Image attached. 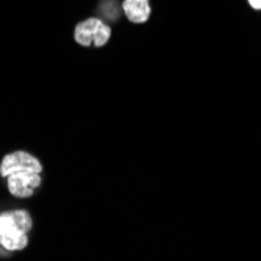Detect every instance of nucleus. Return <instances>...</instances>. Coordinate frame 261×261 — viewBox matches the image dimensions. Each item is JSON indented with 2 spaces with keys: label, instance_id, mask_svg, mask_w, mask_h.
Masks as SVG:
<instances>
[{
  "label": "nucleus",
  "instance_id": "nucleus-1",
  "mask_svg": "<svg viewBox=\"0 0 261 261\" xmlns=\"http://www.w3.org/2000/svg\"><path fill=\"white\" fill-rule=\"evenodd\" d=\"M33 218L23 208L5 210L0 213V246L7 252H22L30 241Z\"/></svg>",
  "mask_w": 261,
  "mask_h": 261
},
{
  "label": "nucleus",
  "instance_id": "nucleus-2",
  "mask_svg": "<svg viewBox=\"0 0 261 261\" xmlns=\"http://www.w3.org/2000/svg\"><path fill=\"white\" fill-rule=\"evenodd\" d=\"M113 35L111 25L102 19L91 16L80 20L74 27V41L82 47H103L110 42Z\"/></svg>",
  "mask_w": 261,
  "mask_h": 261
},
{
  "label": "nucleus",
  "instance_id": "nucleus-3",
  "mask_svg": "<svg viewBox=\"0 0 261 261\" xmlns=\"http://www.w3.org/2000/svg\"><path fill=\"white\" fill-rule=\"evenodd\" d=\"M8 193L16 199H30L42 185V174L36 171H16L5 177Z\"/></svg>",
  "mask_w": 261,
  "mask_h": 261
},
{
  "label": "nucleus",
  "instance_id": "nucleus-4",
  "mask_svg": "<svg viewBox=\"0 0 261 261\" xmlns=\"http://www.w3.org/2000/svg\"><path fill=\"white\" fill-rule=\"evenodd\" d=\"M16 171H36L42 174L44 166L36 155L27 150H14L7 153L0 161V175L5 178Z\"/></svg>",
  "mask_w": 261,
  "mask_h": 261
},
{
  "label": "nucleus",
  "instance_id": "nucleus-5",
  "mask_svg": "<svg viewBox=\"0 0 261 261\" xmlns=\"http://www.w3.org/2000/svg\"><path fill=\"white\" fill-rule=\"evenodd\" d=\"M125 19L133 25H144L152 17V0H122L121 4Z\"/></svg>",
  "mask_w": 261,
  "mask_h": 261
},
{
  "label": "nucleus",
  "instance_id": "nucleus-6",
  "mask_svg": "<svg viewBox=\"0 0 261 261\" xmlns=\"http://www.w3.org/2000/svg\"><path fill=\"white\" fill-rule=\"evenodd\" d=\"M247 4L252 10L255 11H261V0H247Z\"/></svg>",
  "mask_w": 261,
  "mask_h": 261
},
{
  "label": "nucleus",
  "instance_id": "nucleus-7",
  "mask_svg": "<svg viewBox=\"0 0 261 261\" xmlns=\"http://www.w3.org/2000/svg\"><path fill=\"white\" fill-rule=\"evenodd\" d=\"M8 253H10V252H7V250H5V249L2 247V246H0V256H4V255H8Z\"/></svg>",
  "mask_w": 261,
  "mask_h": 261
}]
</instances>
